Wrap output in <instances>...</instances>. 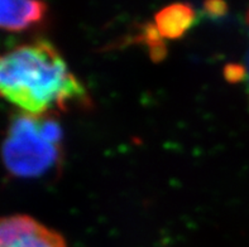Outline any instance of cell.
<instances>
[{
    "instance_id": "cell-5",
    "label": "cell",
    "mask_w": 249,
    "mask_h": 247,
    "mask_svg": "<svg viewBox=\"0 0 249 247\" xmlns=\"http://www.w3.org/2000/svg\"><path fill=\"white\" fill-rule=\"evenodd\" d=\"M195 19V10L191 6L174 4L162 9L156 16V27L162 37L176 39L189 31Z\"/></svg>"
},
{
    "instance_id": "cell-4",
    "label": "cell",
    "mask_w": 249,
    "mask_h": 247,
    "mask_svg": "<svg viewBox=\"0 0 249 247\" xmlns=\"http://www.w3.org/2000/svg\"><path fill=\"white\" fill-rule=\"evenodd\" d=\"M46 14L41 1H0V29L20 32L37 24Z\"/></svg>"
},
{
    "instance_id": "cell-1",
    "label": "cell",
    "mask_w": 249,
    "mask_h": 247,
    "mask_svg": "<svg viewBox=\"0 0 249 247\" xmlns=\"http://www.w3.org/2000/svg\"><path fill=\"white\" fill-rule=\"evenodd\" d=\"M85 96V88L47 41L0 54V97L27 115L43 116Z\"/></svg>"
},
{
    "instance_id": "cell-3",
    "label": "cell",
    "mask_w": 249,
    "mask_h": 247,
    "mask_svg": "<svg viewBox=\"0 0 249 247\" xmlns=\"http://www.w3.org/2000/svg\"><path fill=\"white\" fill-rule=\"evenodd\" d=\"M0 247H66L62 236L23 214L0 218Z\"/></svg>"
},
{
    "instance_id": "cell-2",
    "label": "cell",
    "mask_w": 249,
    "mask_h": 247,
    "mask_svg": "<svg viewBox=\"0 0 249 247\" xmlns=\"http://www.w3.org/2000/svg\"><path fill=\"white\" fill-rule=\"evenodd\" d=\"M60 145L54 144L42 132L41 116L16 117L3 145L6 168L20 177H37L50 170L58 160Z\"/></svg>"
}]
</instances>
